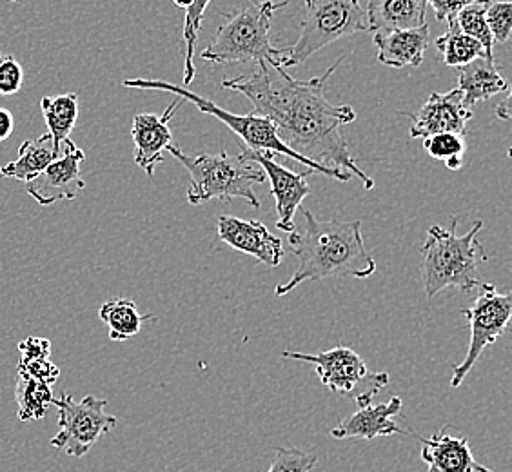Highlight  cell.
I'll list each match as a JSON object with an SVG mask.
<instances>
[{"instance_id": "6da1fadb", "label": "cell", "mask_w": 512, "mask_h": 472, "mask_svg": "<svg viewBox=\"0 0 512 472\" xmlns=\"http://www.w3.org/2000/svg\"><path fill=\"white\" fill-rule=\"evenodd\" d=\"M344 59L311 80L291 79L280 64L256 62L253 75L222 80L220 88L237 91L251 100L256 115L269 118L278 138L300 157L324 168L347 169L369 191L375 187V180L356 166L342 133V126L355 122L356 111L347 104L336 106L325 99V84Z\"/></svg>"}, {"instance_id": "7a4b0ae2", "label": "cell", "mask_w": 512, "mask_h": 472, "mask_svg": "<svg viewBox=\"0 0 512 472\" xmlns=\"http://www.w3.org/2000/svg\"><path fill=\"white\" fill-rule=\"evenodd\" d=\"M302 215L304 231L289 233V246L298 258V267L286 284L276 286V296L287 295L304 282L375 275V258L365 247L360 220H318L309 209H302Z\"/></svg>"}, {"instance_id": "3957f363", "label": "cell", "mask_w": 512, "mask_h": 472, "mask_svg": "<svg viewBox=\"0 0 512 472\" xmlns=\"http://www.w3.org/2000/svg\"><path fill=\"white\" fill-rule=\"evenodd\" d=\"M456 227L458 217H453L451 229L433 226L427 231L422 247V276L427 298H434L447 287L471 293L482 286L478 267L489 258L478 240L483 222H474L473 229L462 236L456 235Z\"/></svg>"}, {"instance_id": "277c9868", "label": "cell", "mask_w": 512, "mask_h": 472, "mask_svg": "<svg viewBox=\"0 0 512 472\" xmlns=\"http://www.w3.org/2000/svg\"><path fill=\"white\" fill-rule=\"evenodd\" d=\"M289 0L247 2L240 10L227 15L217 35L200 57L215 64L235 62H269L282 64L289 48L276 50L269 39L271 20L276 11L286 8ZM282 68V66H280Z\"/></svg>"}, {"instance_id": "5b68a950", "label": "cell", "mask_w": 512, "mask_h": 472, "mask_svg": "<svg viewBox=\"0 0 512 472\" xmlns=\"http://www.w3.org/2000/svg\"><path fill=\"white\" fill-rule=\"evenodd\" d=\"M166 151L188 169L191 184L186 197L189 204L200 206L213 198L229 204L233 198H242L255 209H260V200L253 186L266 182V175L262 168H256L253 162L242 157V153L238 157H231L226 151L193 157L171 144Z\"/></svg>"}, {"instance_id": "8992f818", "label": "cell", "mask_w": 512, "mask_h": 472, "mask_svg": "<svg viewBox=\"0 0 512 472\" xmlns=\"http://www.w3.org/2000/svg\"><path fill=\"white\" fill-rule=\"evenodd\" d=\"M124 86L126 88L168 91V93L177 95L178 99L193 102L202 113L218 118L222 124H226L227 128L231 129L237 137L244 140L247 149H251V151H271L275 155L293 158L296 162H302L307 168L313 169L318 175L335 178L338 182H349L351 177H353L351 173H345L342 169L324 168V166L315 164V162H311L307 158L300 157L293 149L287 148L286 144L276 135V128L273 126V122L269 118L262 117V115H256V113H249V115L231 113V111L217 106V102L193 93L186 86H177V84H171V82H166V80L128 79L124 80Z\"/></svg>"}, {"instance_id": "52a82bcc", "label": "cell", "mask_w": 512, "mask_h": 472, "mask_svg": "<svg viewBox=\"0 0 512 472\" xmlns=\"http://www.w3.org/2000/svg\"><path fill=\"white\" fill-rule=\"evenodd\" d=\"M364 31L369 28L360 0H306L300 37L289 46L280 66L284 69L300 66L325 46Z\"/></svg>"}, {"instance_id": "ba28073f", "label": "cell", "mask_w": 512, "mask_h": 472, "mask_svg": "<svg viewBox=\"0 0 512 472\" xmlns=\"http://www.w3.org/2000/svg\"><path fill=\"white\" fill-rule=\"evenodd\" d=\"M282 358L315 365L324 387L338 396L355 400L358 407L373 404L378 391L389 384V374L371 371L364 358L351 347H335L318 354L284 351Z\"/></svg>"}, {"instance_id": "9c48e42d", "label": "cell", "mask_w": 512, "mask_h": 472, "mask_svg": "<svg viewBox=\"0 0 512 472\" xmlns=\"http://www.w3.org/2000/svg\"><path fill=\"white\" fill-rule=\"evenodd\" d=\"M106 405V400H99L91 394L80 402L71 394H60L53 400V407L59 411L60 429L51 438V447L73 458L86 456L91 447L117 425V418L106 413Z\"/></svg>"}, {"instance_id": "30bf717a", "label": "cell", "mask_w": 512, "mask_h": 472, "mask_svg": "<svg viewBox=\"0 0 512 472\" xmlns=\"http://www.w3.org/2000/svg\"><path fill=\"white\" fill-rule=\"evenodd\" d=\"M462 315L467 318L471 327V344L462 364L454 365L451 387L458 389L467 374L478 364L483 349L493 345L502 338L503 333L511 324L512 295L500 293L491 284H482L480 293L474 298L473 304L463 309Z\"/></svg>"}, {"instance_id": "8fae6325", "label": "cell", "mask_w": 512, "mask_h": 472, "mask_svg": "<svg viewBox=\"0 0 512 472\" xmlns=\"http://www.w3.org/2000/svg\"><path fill=\"white\" fill-rule=\"evenodd\" d=\"M242 157L258 164L269 184H271V195L276 202V227L284 233L296 231L295 215L300 209L304 198L311 195V187L307 184V175H313V169L304 171H291L286 166L278 164L275 160V153L271 151H242Z\"/></svg>"}, {"instance_id": "7c38bea8", "label": "cell", "mask_w": 512, "mask_h": 472, "mask_svg": "<svg viewBox=\"0 0 512 472\" xmlns=\"http://www.w3.org/2000/svg\"><path fill=\"white\" fill-rule=\"evenodd\" d=\"M86 153L68 138L60 157L55 158L48 168L31 178L26 184V191L40 206H51L60 200H75L86 186L80 177V164Z\"/></svg>"}, {"instance_id": "4fadbf2b", "label": "cell", "mask_w": 512, "mask_h": 472, "mask_svg": "<svg viewBox=\"0 0 512 472\" xmlns=\"http://www.w3.org/2000/svg\"><path fill=\"white\" fill-rule=\"evenodd\" d=\"M218 238L233 247L235 251L253 256L256 262L267 267H278L282 264L286 251L278 236L269 233L262 222L244 220V218L222 215L217 222Z\"/></svg>"}, {"instance_id": "5bb4252c", "label": "cell", "mask_w": 512, "mask_h": 472, "mask_svg": "<svg viewBox=\"0 0 512 472\" xmlns=\"http://www.w3.org/2000/svg\"><path fill=\"white\" fill-rule=\"evenodd\" d=\"M473 118V111L465 106L460 89L449 93H431L420 111L413 115V126L409 129L411 138H427L436 133H465L467 122Z\"/></svg>"}, {"instance_id": "9a60e30c", "label": "cell", "mask_w": 512, "mask_h": 472, "mask_svg": "<svg viewBox=\"0 0 512 472\" xmlns=\"http://www.w3.org/2000/svg\"><path fill=\"white\" fill-rule=\"evenodd\" d=\"M180 104L182 99L173 100L162 115L138 113L133 118L131 137L135 142V164L144 169L149 177H153L155 168L164 160V151L173 140L169 120Z\"/></svg>"}, {"instance_id": "2e32d148", "label": "cell", "mask_w": 512, "mask_h": 472, "mask_svg": "<svg viewBox=\"0 0 512 472\" xmlns=\"http://www.w3.org/2000/svg\"><path fill=\"white\" fill-rule=\"evenodd\" d=\"M402 398L393 396L385 404H369L358 407V411L349 414L331 431L335 440H375L378 436H391V434H407L400 429L394 416L402 413Z\"/></svg>"}, {"instance_id": "e0dca14e", "label": "cell", "mask_w": 512, "mask_h": 472, "mask_svg": "<svg viewBox=\"0 0 512 472\" xmlns=\"http://www.w3.org/2000/svg\"><path fill=\"white\" fill-rule=\"evenodd\" d=\"M414 438L422 442V460L429 472H494L476 462L467 438L449 433V427L427 440Z\"/></svg>"}, {"instance_id": "ac0fdd59", "label": "cell", "mask_w": 512, "mask_h": 472, "mask_svg": "<svg viewBox=\"0 0 512 472\" xmlns=\"http://www.w3.org/2000/svg\"><path fill=\"white\" fill-rule=\"evenodd\" d=\"M429 26L411 30H391L375 33L378 60L389 68H418L424 62L425 51L429 48Z\"/></svg>"}, {"instance_id": "d6986e66", "label": "cell", "mask_w": 512, "mask_h": 472, "mask_svg": "<svg viewBox=\"0 0 512 472\" xmlns=\"http://www.w3.org/2000/svg\"><path fill=\"white\" fill-rule=\"evenodd\" d=\"M458 89L463 93L465 106H474L498 93H509V84L494 64V55H482L458 68Z\"/></svg>"}, {"instance_id": "ffe728a7", "label": "cell", "mask_w": 512, "mask_h": 472, "mask_svg": "<svg viewBox=\"0 0 512 472\" xmlns=\"http://www.w3.org/2000/svg\"><path fill=\"white\" fill-rule=\"evenodd\" d=\"M425 0H367L369 31L411 30L425 22Z\"/></svg>"}, {"instance_id": "44dd1931", "label": "cell", "mask_w": 512, "mask_h": 472, "mask_svg": "<svg viewBox=\"0 0 512 472\" xmlns=\"http://www.w3.org/2000/svg\"><path fill=\"white\" fill-rule=\"evenodd\" d=\"M60 153L62 151L55 146L50 133L26 140L22 142L17 158L0 168V177L28 182L31 178L37 177L40 171L48 168L55 158L60 157Z\"/></svg>"}, {"instance_id": "7402d4cb", "label": "cell", "mask_w": 512, "mask_h": 472, "mask_svg": "<svg viewBox=\"0 0 512 472\" xmlns=\"http://www.w3.org/2000/svg\"><path fill=\"white\" fill-rule=\"evenodd\" d=\"M40 109L48 126V133L53 137L55 146L62 151L64 142L68 140L69 133L79 120V95L64 93L57 97H44L40 100Z\"/></svg>"}, {"instance_id": "603a6c76", "label": "cell", "mask_w": 512, "mask_h": 472, "mask_svg": "<svg viewBox=\"0 0 512 472\" xmlns=\"http://www.w3.org/2000/svg\"><path fill=\"white\" fill-rule=\"evenodd\" d=\"M99 316L108 325L109 338L113 342H126L137 336L144 322L153 318L151 315H140L137 304L128 298L108 300L100 305Z\"/></svg>"}, {"instance_id": "cb8c5ba5", "label": "cell", "mask_w": 512, "mask_h": 472, "mask_svg": "<svg viewBox=\"0 0 512 472\" xmlns=\"http://www.w3.org/2000/svg\"><path fill=\"white\" fill-rule=\"evenodd\" d=\"M15 400L19 405L20 422H35L42 420L50 411L55 394L50 384L39 382L26 374L19 373L15 384Z\"/></svg>"}, {"instance_id": "d4e9b609", "label": "cell", "mask_w": 512, "mask_h": 472, "mask_svg": "<svg viewBox=\"0 0 512 472\" xmlns=\"http://www.w3.org/2000/svg\"><path fill=\"white\" fill-rule=\"evenodd\" d=\"M447 24H449V28L445 31V35L436 40V50L442 55V60L447 66L460 68V66L469 64L471 60L487 55L482 44L478 40L471 39L469 35H465L454 20H449ZM489 57H493V55H489Z\"/></svg>"}, {"instance_id": "484cf974", "label": "cell", "mask_w": 512, "mask_h": 472, "mask_svg": "<svg viewBox=\"0 0 512 472\" xmlns=\"http://www.w3.org/2000/svg\"><path fill=\"white\" fill-rule=\"evenodd\" d=\"M489 4H491V0H478L474 4L465 6L456 15L454 22L458 24V28L465 35H469L471 39L478 40L487 55H493L494 39L489 26H487V22H485V11L489 8Z\"/></svg>"}, {"instance_id": "4316f807", "label": "cell", "mask_w": 512, "mask_h": 472, "mask_svg": "<svg viewBox=\"0 0 512 472\" xmlns=\"http://www.w3.org/2000/svg\"><path fill=\"white\" fill-rule=\"evenodd\" d=\"M211 0H193L191 6L186 10V22H184V42H186V59H184V86L188 88L189 84L195 79V64H193V55H195V46H197L198 33L202 30V20H204V11L207 10Z\"/></svg>"}, {"instance_id": "83f0119b", "label": "cell", "mask_w": 512, "mask_h": 472, "mask_svg": "<svg viewBox=\"0 0 512 472\" xmlns=\"http://www.w3.org/2000/svg\"><path fill=\"white\" fill-rule=\"evenodd\" d=\"M316 462L318 456L315 453L291 447H278L267 472H309L315 469Z\"/></svg>"}, {"instance_id": "f1b7e54d", "label": "cell", "mask_w": 512, "mask_h": 472, "mask_svg": "<svg viewBox=\"0 0 512 472\" xmlns=\"http://www.w3.org/2000/svg\"><path fill=\"white\" fill-rule=\"evenodd\" d=\"M424 149L434 160L447 162L449 158H463L467 148L460 133H436L424 138Z\"/></svg>"}, {"instance_id": "f546056e", "label": "cell", "mask_w": 512, "mask_h": 472, "mask_svg": "<svg viewBox=\"0 0 512 472\" xmlns=\"http://www.w3.org/2000/svg\"><path fill=\"white\" fill-rule=\"evenodd\" d=\"M485 22L491 30L494 42L507 44L512 33V2H491L485 11Z\"/></svg>"}, {"instance_id": "4dcf8cb0", "label": "cell", "mask_w": 512, "mask_h": 472, "mask_svg": "<svg viewBox=\"0 0 512 472\" xmlns=\"http://www.w3.org/2000/svg\"><path fill=\"white\" fill-rule=\"evenodd\" d=\"M24 86V68L13 55H2L0 59V97H11Z\"/></svg>"}, {"instance_id": "1f68e13d", "label": "cell", "mask_w": 512, "mask_h": 472, "mask_svg": "<svg viewBox=\"0 0 512 472\" xmlns=\"http://www.w3.org/2000/svg\"><path fill=\"white\" fill-rule=\"evenodd\" d=\"M19 373L26 374L44 384L53 385L59 380L60 369L51 362V358H42L33 362H20Z\"/></svg>"}, {"instance_id": "d6a6232c", "label": "cell", "mask_w": 512, "mask_h": 472, "mask_svg": "<svg viewBox=\"0 0 512 472\" xmlns=\"http://www.w3.org/2000/svg\"><path fill=\"white\" fill-rule=\"evenodd\" d=\"M20 362L51 358V342L42 336H28L19 344Z\"/></svg>"}, {"instance_id": "836d02e7", "label": "cell", "mask_w": 512, "mask_h": 472, "mask_svg": "<svg viewBox=\"0 0 512 472\" xmlns=\"http://www.w3.org/2000/svg\"><path fill=\"white\" fill-rule=\"evenodd\" d=\"M478 0H425V4L433 6L436 20H454L456 15L469 4H474Z\"/></svg>"}, {"instance_id": "e575fe53", "label": "cell", "mask_w": 512, "mask_h": 472, "mask_svg": "<svg viewBox=\"0 0 512 472\" xmlns=\"http://www.w3.org/2000/svg\"><path fill=\"white\" fill-rule=\"evenodd\" d=\"M15 129V118L10 109L0 108V142L8 140Z\"/></svg>"}, {"instance_id": "d590c367", "label": "cell", "mask_w": 512, "mask_h": 472, "mask_svg": "<svg viewBox=\"0 0 512 472\" xmlns=\"http://www.w3.org/2000/svg\"><path fill=\"white\" fill-rule=\"evenodd\" d=\"M511 115V93H507V97H505L502 104L496 106V117L507 120V118H511Z\"/></svg>"}, {"instance_id": "8d00e7d4", "label": "cell", "mask_w": 512, "mask_h": 472, "mask_svg": "<svg viewBox=\"0 0 512 472\" xmlns=\"http://www.w3.org/2000/svg\"><path fill=\"white\" fill-rule=\"evenodd\" d=\"M191 2H193V0H173V4L178 6V8H182V10H188L189 6H191Z\"/></svg>"}, {"instance_id": "74e56055", "label": "cell", "mask_w": 512, "mask_h": 472, "mask_svg": "<svg viewBox=\"0 0 512 472\" xmlns=\"http://www.w3.org/2000/svg\"><path fill=\"white\" fill-rule=\"evenodd\" d=\"M6 2H20V0H6Z\"/></svg>"}, {"instance_id": "f35d334b", "label": "cell", "mask_w": 512, "mask_h": 472, "mask_svg": "<svg viewBox=\"0 0 512 472\" xmlns=\"http://www.w3.org/2000/svg\"><path fill=\"white\" fill-rule=\"evenodd\" d=\"M0 59H2V53H0Z\"/></svg>"}]
</instances>
